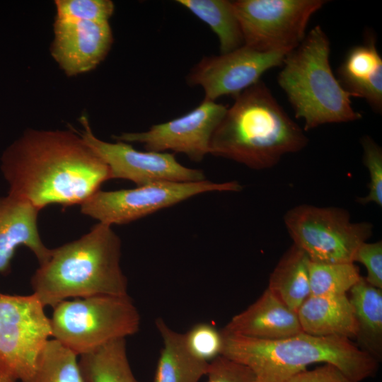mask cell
<instances>
[{"label":"cell","instance_id":"obj_1","mask_svg":"<svg viewBox=\"0 0 382 382\" xmlns=\"http://www.w3.org/2000/svg\"><path fill=\"white\" fill-rule=\"evenodd\" d=\"M8 195L40 211L81 205L110 180L104 161L71 130L29 129L1 157Z\"/></svg>","mask_w":382,"mask_h":382},{"label":"cell","instance_id":"obj_2","mask_svg":"<svg viewBox=\"0 0 382 382\" xmlns=\"http://www.w3.org/2000/svg\"><path fill=\"white\" fill-rule=\"evenodd\" d=\"M308 139L262 81L234 97L212 137L209 154L254 170L277 165Z\"/></svg>","mask_w":382,"mask_h":382},{"label":"cell","instance_id":"obj_3","mask_svg":"<svg viewBox=\"0 0 382 382\" xmlns=\"http://www.w3.org/2000/svg\"><path fill=\"white\" fill-rule=\"evenodd\" d=\"M121 249L112 226L98 222L79 238L51 249L31 277L33 294L52 308L69 299L128 295Z\"/></svg>","mask_w":382,"mask_h":382},{"label":"cell","instance_id":"obj_4","mask_svg":"<svg viewBox=\"0 0 382 382\" xmlns=\"http://www.w3.org/2000/svg\"><path fill=\"white\" fill-rule=\"evenodd\" d=\"M221 355L248 367L255 382H284L314 363L331 364L354 382L373 377L378 361L352 340L301 332L276 340L226 334L221 331Z\"/></svg>","mask_w":382,"mask_h":382},{"label":"cell","instance_id":"obj_5","mask_svg":"<svg viewBox=\"0 0 382 382\" xmlns=\"http://www.w3.org/2000/svg\"><path fill=\"white\" fill-rule=\"evenodd\" d=\"M330 42L320 25L313 27L301 43L284 57L277 76L296 118L305 131L330 123L359 120L352 96L334 75L330 63Z\"/></svg>","mask_w":382,"mask_h":382},{"label":"cell","instance_id":"obj_6","mask_svg":"<svg viewBox=\"0 0 382 382\" xmlns=\"http://www.w3.org/2000/svg\"><path fill=\"white\" fill-rule=\"evenodd\" d=\"M52 337L78 356L138 332L140 314L129 295L67 299L53 307Z\"/></svg>","mask_w":382,"mask_h":382},{"label":"cell","instance_id":"obj_7","mask_svg":"<svg viewBox=\"0 0 382 382\" xmlns=\"http://www.w3.org/2000/svg\"><path fill=\"white\" fill-rule=\"evenodd\" d=\"M284 222L294 245L311 261L323 263L354 262L357 249L370 238L374 228L369 222L352 221L343 208L311 204L290 209Z\"/></svg>","mask_w":382,"mask_h":382},{"label":"cell","instance_id":"obj_8","mask_svg":"<svg viewBox=\"0 0 382 382\" xmlns=\"http://www.w3.org/2000/svg\"><path fill=\"white\" fill-rule=\"evenodd\" d=\"M33 294L0 292V382H26L52 336L50 318Z\"/></svg>","mask_w":382,"mask_h":382},{"label":"cell","instance_id":"obj_9","mask_svg":"<svg viewBox=\"0 0 382 382\" xmlns=\"http://www.w3.org/2000/svg\"><path fill=\"white\" fill-rule=\"evenodd\" d=\"M238 181L157 182L132 189L98 190L83 202L81 212L98 222L122 225L209 192H239Z\"/></svg>","mask_w":382,"mask_h":382},{"label":"cell","instance_id":"obj_10","mask_svg":"<svg viewBox=\"0 0 382 382\" xmlns=\"http://www.w3.org/2000/svg\"><path fill=\"white\" fill-rule=\"evenodd\" d=\"M325 0H238L233 6L244 45L261 52L289 53L306 35L311 16Z\"/></svg>","mask_w":382,"mask_h":382},{"label":"cell","instance_id":"obj_11","mask_svg":"<svg viewBox=\"0 0 382 382\" xmlns=\"http://www.w3.org/2000/svg\"><path fill=\"white\" fill-rule=\"evenodd\" d=\"M83 130L79 133L84 141L107 164L110 179L129 180L137 186L157 182H197L206 180L202 170L180 163L168 152L141 151L129 143L103 141L93 133L88 118L80 119Z\"/></svg>","mask_w":382,"mask_h":382},{"label":"cell","instance_id":"obj_12","mask_svg":"<svg viewBox=\"0 0 382 382\" xmlns=\"http://www.w3.org/2000/svg\"><path fill=\"white\" fill-rule=\"evenodd\" d=\"M227 108L223 104L204 100L187 113L154 125L146 132L122 133L113 137L126 143H141L146 151H171L200 162L209 154L212 137Z\"/></svg>","mask_w":382,"mask_h":382},{"label":"cell","instance_id":"obj_13","mask_svg":"<svg viewBox=\"0 0 382 382\" xmlns=\"http://www.w3.org/2000/svg\"><path fill=\"white\" fill-rule=\"evenodd\" d=\"M287 54L261 52L243 45L227 53L204 57L190 71L187 82L203 88L204 100L236 97L260 81L267 71L282 65Z\"/></svg>","mask_w":382,"mask_h":382},{"label":"cell","instance_id":"obj_14","mask_svg":"<svg viewBox=\"0 0 382 382\" xmlns=\"http://www.w3.org/2000/svg\"><path fill=\"white\" fill-rule=\"evenodd\" d=\"M109 22L55 20L51 54L67 76L96 68L112 43Z\"/></svg>","mask_w":382,"mask_h":382},{"label":"cell","instance_id":"obj_15","mask_svg":"<svg viewBox=\"0 0 382 382\" xmlns=\"http://www.w3.org/2000/svg\"><path fill=\"white\" fill-rule=\"evenodd\" d=\"M39 210L30 204L7 194L0 196V273L11 271L16 249L27 247L39 265L50 254L41 239L38 228Z\"/></svg>","mask_w":382,"mask_h":382},{"label":"cell","instance_id":"obj_16","mask_svg":"<svg viewBox=\"0 0 382 382\" xmlns=\"http://www.w3.org/2000/svg\"><path fill=\"white\" fill-rule=\"evenodd\" d=\"M221 331L246 337L276 340L303 332L297 312L286 306L267 288Z\"/></svg>","mask_w":382,"mask_h":382},{"label":"cell","instance_id":"obj_17","mask_svg":"<svg viewBox=\"0 0 382 382\" xmlns=\"http://www.w3.org/2000/svg\"><path fill=\"white\" fill-rule=\"evenodd\" d=\"M375 37L352 47L337 69V79L352 97L364 99L372 110H382V58Z\"/></svg>","mask_w":382,"mask_h":382},{"label":"cell","instance_id":"obj_18","mask_svg":"<svg viewBox=\"0 0 382 382\" xmlns=\"http://www.w3.org/2000/svg\"><path fill=\"white\" fill-rule=\"evenodd\" d=\"M303 332L352 340L358 332L353 306L347 294L310 296L297 311Z\"/></svg>","mask_w":382,"mask_h":382},{"label":"cell","instance_id":"obj_19","mask_svg":"<svg viewBox=\"0 0 382 382\" xmlns=\"http://www.w3.org/2000/svg\"><path fill=\"white\" fill-rule=\"evenodd\" d=\"M155 324L163 346L153 382H198L207 374L209 362L197 358L188 350L184 333L172 330L161 318Z\"/></svg>","mask_w":382,"mask_h":382},{"label":"cell","instance_id":"obj_20","mask_svg":"<svg viewBox=\"0 0 382 382\" xmlns=\"http://www.w3.org/2000/svg\"><path fill=\"white\" fill-rule=\"evenodd\" d=\"M349 291L358 327L357 345L379 362L382 358V289L371 285L361 277Z\"/></svg>","mask_w":382,"mask_h":382},{"label":"cell","instance_id":"obj_21","mask_svg":"<svg viewBox=\"0 0 382 382\" xmlns=\"http://www.w3.org/2000/svg\"><path fill=\"white\" fill-rule=\"evenodd\" d=\"M308 256L292 245L270 274L267 289L286 306L297 312L311 296Z\"/></svg>","mask_w":382,"mask_h":382},{"label":"cell","instance_id":"obj_22","mask_svg":"<svg viewBox=\"0 0 382 382\" xmlns=\"http://www.w3.org/2000/svg\"><path fill=\"white\" fill-rule=\"evenodd\" d=\"M79 362L86 382H139L129 365L125 339L81 355Z\"/></svg>","mask_w":382,"mask_h":382},{"label":"cell","instance_id":"obj_23","mask_svg":"<svg viewBox=\"0 0 382 382\" xmlns=\"http://www.w3.org/2000/svg\"><path fill=\"white\" fill-rule=\"evenodd\" d=\"M177 2L211 28L218 37L221 54L231 52L244 45L232 1L178 0Z\"/></svg>","mask_w":382,"mask_h":382},{"label":"cell","instance_id":"obj_24","mask_svg":"<svg viewBox=\"0 0 382 382\" xmlns=\"http://www.w3.org/2000/svg\"><path fill=\"white\" fill-rule=\"evenodd\" d=\"M26 382H86L78 355L54 339L49 340Z\"/></svg>","mask_w":382,"mask_h":382},{"label":"cell","instance_id":"obj_25","mask_svg":"<svg viewBox=\"0 0 382 382\" xmlns=\"http://www.w3.org/2000/svg\"><path fill=\"white\" fill-rule=\"evenodd\" d=\"M361 277L354 262L309 263L311 296L345 295Z\"/></svg>","mask_w":382,"mask_h":382},{"label":"cell","instance_id":"obj_26","mask_svg":"<svg viewBox=\"0 0 382 382\" xmlns=\"http://www.w3.org/2000/svg\"><path fill=\"white\" fill-rule=\"evenodd\" d=\"M56 19L70 21L108 22L114 12L110 0L55 1Z\"/></svg>","mask_w":382,"mask_h":382},{"label":"cell","instance_id":"obj_27","mask_svg":"<svg viewBox=\"0 0 382 382\" xmlns=\"http://www.w3.org/2000/svg\"><path fill=\"white\" fill-rule=\"evenodd\" d=\"M188 350L197 358L209 362L221 354V330L207 323H199L184 333Z\"/></svg>","mask_w":382,"mask_h":382},{"label":"cell","instance_id":"obj_28","mask_svg":"<svg viewBox=\"0 0 382 382\" xmlns=\"http://www.w3.org/2000/svg\"><path fill=\"white\" fill-rule=\"evenodd\" d=\"M363 149V163L367 168L370 181L369 193L365 197L357 198L361 204L374 203L382 207V149L369 136H364L361 139Z\"/></svg>","mask_w":382,"mask_h":382},{"label":"cell","instance_id":"obj_29","mask_svg":"<svg viewBox=\"0 0 382 382\" xmlns=\"http://www.w3.org/2000/svg\"><path fill=\"white\" fill-rule=\"evenodd\" d=\"M206 376V382H255L248 367L222 355L209 361Z\"/></svg>","mask_w":382,"mask_h":382},{"label":"cell","instance_id":"obj_30","mask_svg":"<svg viewBox=\"0 0 382 382\" xmlns=\"http://www.w3.org/2000/svg\"><path fill=\"white\" fill-rule=\"evenodd\" d=\"M354 263L360 262L366 270V281L371 285L382 289V242H364L357 249Z\"/></svg>","mask_w":382,"mask_h":382},{"label":"cell","instance_id":"obj_31","mask_svg":"<svg viewBox=\"0 0 382 382\" xmlns=\"http://www.w3.org/2000/svg\"><path fill=\"white\" fill-rule=\"evenodd\" d=\"M284 382H354L340 369L331 364L312 370H303Z\"/></svg>","mask_w":382,"mask_h":382}]
</instances>
